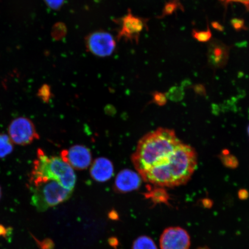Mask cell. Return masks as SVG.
I'll use <instances>...</instances> for the list:
<instances>
[{"label":"cell","mask_w":249,"mask_h":249,"mask_svg":"<svg viewBox=\"0 0 249 249\" xmlns=\"http://www.w3.org/2000/svg\"><path fill=\"white\" fill-rule=\"evenodd\" d=\"M197 166L195 149L181 142L163 163L150 168L140 176L144 181L155 186L173 188L186 184Z\"/></svg>","instance_id":"obj_1"},{"label":"cell","mask_w":249,"mask_h":249,"mask_svg":"<svg viewBox=\"0 0 249 249\" xmlns=\"http://www.w3.org/2000/svg\"><path fill=\"white\" fill-rule=\"evenodd\" d=\"M180 141L174 130L159 128L140 140L132 162L139 174L162 164L178 147Z\"/></svg>","instance_id":"obj_2"},{"label":"cell","mask_w":249,"mask_h":249,"mask_svg":"<svg viewBox=\"0 0 249 249\" xmlns=\"http://www.w3.org/2000/svg\"><path fill=\"white\" fill-rule=\"evenodd\" d=\"M47 179L56 180L64 188L73 191L76 177L73 168L58 157H49L42 149L37 152L29 180Z\"/></svg>","instance_id":"obj_3"},{"label":"cell","mask_w":249,"mask_h":249,"mask_svg":"<svg viewBox=\"0 0 249 249\" xmlns=\"http://www.w3.org/2000/svg\"><path fill=\"white\" fill-rule=\"evenodd\" d=\"M32 197L31 203L37 210L43 212L66 201L72 192L54 180H29Z\"/></svg>","instance_id":"obj_4"},{"label":"cell","mask_w":249,"mask_h":249,"mask_svg":"<svg viewBox=\"0 0 249 249\" xmlns=\"http://www.w3.org/2000/svg\"><path fill=\"white\" fill-rule=\"evenodd\" d=\"M148 18L136 16L130 9L124 17L114 20L118 26L117 39L138 44L142 33L148 29Z\"/></svg>","instance_id":"obj_5"},{"label":"cell","mask_w":249,"mask_h":249,"mask_svg":"<svg viewBox=\"0 0 249 249\" xmlns=\"http://www.w3.org/2000/svg\"><path fill=\"white\" fill-rule=\"evenodd\" d=\"M87 52L99 57L113 54L116 48V40L110 33L103 30L89 34L85 38Z\"/></svg>","instance_id":"obj_6"},{"label":"cell","mask_w":249,"mask_h":249,"mask_svg":"<svg viewBox=\"0 0 249 249\" xmlns=\"http://www.w3.org/2000/svg\"><path fill=\"white\" fill-rule=\"evenodd\" d=\"M9 137L12 142L26 145L38 139L35 125L29 118L19 117L12 121L8 128Z\"/></svg>","instance_id":"obj_7"},{"label":"cell","mask_w":249,"mask_h":249,"mask_svg":"<svg viewBox=\"0 0 249 249\" xmlns=\"http://www.w3.org/2000/svg\"><path fill=\"white\" fill-rule=\"evenodd\" d=\"M191 244L188 232L179 227H168L160 238L161 249H189Z\"/></svg>","instance_id":"obj_8"},{"label":"cell","mask_w":249,"mask_h":249,"mask_svg":"<svg viewBox=\"0 0 249 249\" xmlns=\"http://www.w3.org/2000/svg\"><path fill=\"white\" fill-rule=\"evenodd\" d=\"M61 158L70 166L79 170L86 169L92 161V155L89 149L81 145L64 149L61 152Z\"/></svg>","instance_id":"obj_9"},{"label":"cell","mask_w":249,"mask_h":249,"mask_svg":"<svg viewBox=\"0 0 249 249\" xmlns=\"http://www.w3.org/2000/svg\"><path fill=\"white\" fill-rule=\"evenodd\" d=\"M230 47L217 39L212 40L208 47V62L213 69L225 67L229 61Z\"/></svg>","instance_id":"obj_10"},{"label":"cell","mask_w":249,"mask_h":249,"mask_svg":"<svg viewBox=\"0 0 249 249\" xmlns=\"http://www.w3.org/2000/svg\"><path fill=\"white\" fill-rule=\"evenodd\" d=\"M142 177L131 170L125 169L118 173L114 183V189L121 194H126L138 189Z\"/></svg>","instance_id":"obj_11"},{"label":"cell","mask_w":249,"mask_h":249,"mask_svg":"<svg viewBox=\"0 0 249 249\" xmlns=\"http://www.w3.org/2000/svg\"><path fill=\"white\" fill-rule=\"evenodd\" d=\"M114 167L110 160L105 158H99L93 161L90 170L93 179L104 182L110 179L113 175Z\"/></svg>","instance_id":"obj_12"},{"label":"cell","mask_w":249,"mask_h":249,"mask_svg":"<svg viewBox=\"0 0 249 249\" xmlns=\"http://www.w3.org/2000/svg\"><path fill=\"white\" fill-rule=\"evenodd\" d=\"M144 196L154 204H169V195L162 187L157 186L154 188H148V191L145 193Z\"/></svg>","instance_id":"obj_13"},{"label":"cell","mask_w":249,"mask_h":249,"mask_svg":"<svg viewBox=\"0 0 249 249\" xmlns=\"http://www.w3.org/2000/svg\"><path fill=\"white\" fill-rule=\"evenodd\" d=\"M183 11V8L180 0H170L165 4L163 8L161 14L158 17L159 18H163L165 17H168L173 15L177 11L179 10Z\"/></svg>","instance_id":"obj_14"},{"label":"cell","mask_w":249,"mask_h":249,"mask_svg":"<svg viewBox=\"0 0 249 249\" xmlns=\"http://www.w3.org/2000/svg\"><path fill=\"white\" fill-rule=\"evenodd\" d=\"M13 150V142L9 136L0 133V158L7 157Z\"/></svg>","instance_id":"obj_15"},{"label":"cell","mask_w":249,"mask_h":249,"mask_svg":"<svg viewBox=\"0 0 249 249\" xmlns=\"http://www.w3.org/2000/svg\"><path fill=\"white\" fill-rule=\"evenodd\" d=\"M132 249H158L153 239L146 235L139 236L133 242Z\"/></svg>","instance_id":"obj_16"},{"label":"cell","mask_w":249,"mask_h":249,"mask_svg":"<svg viewBox=\"0 0 249 249\" xmlns=\"http://www.w3.org/2000/svg\"><path fill=\"white\" fill-rule=\"evenodd\" d=\"M192 36L200 42H207L211 40L213 37L209 25L207 24V29L205 31H198L195 29L192 30Z\"/></svg>","instance_id":"obj_17"},{"label":"cell","mask_w":249,"mask_h":249,"mask_svg":"<svg viewBox=\"0 0 249 249\" xmlns=\"http://www.w3.org/2000/svg\"><path fill=\"white\" fill-rule=\"evenodd\" d=\"M220 158L224 165L227 167L234 169V168L238 166V160H236L234 156L230 154L227 150L223 151L222 154H221Z\"/></svg>","instance_id":"obj_18"},{"label":"cell","mask_w":249,"mask_h":249,"mask_svg":"<svg viewBox=\"0 0 249 249\" xmlns=\"http://www.w3.org/2000/svg\"><path fill=\"white\" fill-rule=\"evenodd\" d=\"M67 33V27L65 24L57 23L53 27L52 36L55 40H61L64 38Z\"/></svg>","instance_id":"obj_19"},{"label":"cell","mask_w":249,"mask_h":249,"mask_svg":"<svg viewBox=\"0 0 249 249\" xmlns=\"http://www.w3.org/2000/svg\"><path fill=\"white\" fill-rule=\"evenodd\" d=\"M166 94L167 98H170L171 100H180L183 97V91L180 87H176L171 88Z\"/></svg>","instance_id":"obj_20"},{"label":"cell","mask_w":249,"mask_h":249,"mask_svg":"<svg viewBox=\"0 0 249 249\" xmlns=\"http://www.w3.org/2000/svg\"><path fill=\"white\" fill-rule=\"evenodd\" d=\"M38 95L43 102H48L51 98V89L48 85L42 86L38 91Z\"/></svg>","instance_id":"obj_21"},{"label":"cell","mask_w":249,"mask_h":249,"mask_svg":"<svg viewBox=\"0 0 249 249\" xmlns=\"http://www.w3.org/2000/svg\"><path fill=\"white\" fill-rule=\"evenodd\" d=\"M167 98L166 93L158 91L152 93V101L160 107L166 104Z\"/></svg>","instance_id":"obj_22"},{"label":"cell","mask_w":249,"mask_h":249,"mask_svg":"<svg viewBox=\"0 0 249 249\" xmlns=\"http://www.w3.org/2000/svg\"><path fill=\"white\" fill-rule=\"evenodd\" d=\"M231 25L233 29L236 31L247 30L245 20L241 18H233L231 20Z\"/></svg>","instance_id":"obj_23"},{"label":"cell","mask_w":249,"mask_h":249,"mask_svg":"<svg viewBox=\"0 0 249 249\" xmlns=\"http://www.w3.org/2000/svg\"><path fill=\"white\" fill-rule=\"evenodd\" d=\"M48 7L53 10L58 11L64 5L65 0H43Z\"/></svg>","instance_id":"obj_24"},{"label":"cell","mask_w":249,"mask_h":249,"mask_svg":"<svg viewBox=\"0 0 249 249\" xmlns=\"http://www.w3.org/2000/svg\"><path fill=\"white\" fill-rule=\"evenodd\" d=\"M220 1L225 3L226 5L231 2L239 3V4L244 5L247 10L249 12V0H220Z\"/></svg>","instance_id":"obj_25"},{"label":"cell","mask_w":249,"mask_h":249,"mask_svg":"<svg viewBox=\"0 0 249 249\" xmlns=\"http://www.w3.org/2000/svg\"><path fill=\"white\" fill-rule=\"evenodd\" d=\"M238 196L239 198L241 199V200H245L249 197V193L245 189H242L238 192Z\"/></svg>","instance_id":"obj_26"},{"label":"cell","mask_w":249,"mask_h":249,"mask_svg":"<svg viewBox=\"0 0 249 249\" xmlns=\"http://www.w3.org/2000/svg\"><path fill=\"white\" fill-rule=\"evenodd\" d=\"M212 26L214 30L219 31H224V27L218 21H213L212 23Z\"/></svg>","instance_id":"obj_27"},{"label":"cell","mask_w":249,"mask_h":249,"mask_svg":"<svg viewBox=\"0 0 249 249\" xmlns=\"http://www.w3.org/2000/svg\"><path fill=\"white\" fill-rule=\"evenodd\" d=\"M202 204L206 208H211L213 206V201L210 200V199H204V200H202Z\"/></svg>","instance_id":"obj_28"},{"label":"cell","mask_w":249,"mask_h":249,"mask_svg":"<svg viewBox=\"0 0 249 249\" xmlns=\"http://www.w3.org/2000/svg\"><path fill=\"white\" fill-rule=\"evenodd\" d=\"M7 230L3 226L0 225V236H5L7 233Z\"/></svg>","instance_id":"obj_29"},{"label":"cell","mask_w":249,"mask_h":249,"mask_svg":"<svg viewBox=\"0 0 249 249\" xmlns=\"http://www.w3.org/2000/svg\"><path fill=\"white\" fill-rule=\"evenodd\" d=\"M196 249H211L207 247H204L199 248H197Z\"/></svg>","instance_id":"obj_30"},{"label":"cell","mask_w":249,"mask_h":249,"mask_svg":"<svg viewBox=\"0 0 249 249\" xmlns=\"http://www.w3.org/2000/svg\"><path fill=\"white\" fill-rule=\"evenodd\" d=\"M1 187H0V198H1Z\"/></svg>","instance_id":"obj_31"},{"label":"cell","mask_w":249,"mask_h":249,"mask_svg":"<svg viewBox=\"0 0 249 249\" xmlns=\"http://www.w3.org/2000/svg\"><path fill=\"white\" fill-rule=\"evenodd\" d=\"M248 133H249V127H248Z\"/></svg>","instance_id":"obj_32"}]
</instances>
